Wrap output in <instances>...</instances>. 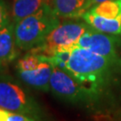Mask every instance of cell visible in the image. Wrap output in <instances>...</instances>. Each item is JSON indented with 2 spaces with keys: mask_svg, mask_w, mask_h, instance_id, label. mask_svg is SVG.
Returning a JSON list of instances; mask_svg holds the SVG:
<instances>
[{
  "mask_svg": "<svg viewBox=\"0 0 121 121\" xmlns=\"http://www.w3.org/2000/svg\"><path fill=\"white\" fill-rule=\"evenodd\" d=\"M105 1H108V0H90V3H91V8H92L93 6L97 5V4H100V3H102V2H105Z\"/></svg>",
  "mask_w": 121,
  "mask_h": 121,
  "instance_id": "obj_17",
  "label": "cell"
},
{
  "mask_svg": "<svg viewBox=\"0 0 121 121\" xmlns=\"http://www.w3.org/2000/svg\"><path fill=\"white\" fill-rule=\"evenodd\" d=\"M47 4L58 17L82 18L91 8L90 0H48Z\"/></svg>",
  "mask_w": 121,
  "mask_h": 121,
  "instance_id": "obj_8",
  "label": "cell"
},
{
  "mask_svg": "<svg viewBox=\"0 0 121 121\" xmlns=\"http://www.w3.org/2000/svg\"><path fill=\"white\" fill-rule=\"evenodd\" d=\"M64 70L98 99L99 95L119 80L121 59H110L87 48L74 47Z\"/></svg>",
  "mask_w": 121,
  "mask_h": 121,
  "instance_id": "obj_1",
  "label": "cell"
},
{
  "mask_svg": "<svg viewBox=\"0 0 121 121\" xmlns=\"http://www.w3.org/2000/svg\"><path fill=\"white\" fill-rule=\"evenodd\" d=\"M90 28L91 26L84 21L60 22L46 37L42 43L29 51L47 56H54L62 49L74 48L82 35Z\"/></svg>",
  "mask_w": 121,
  "mask_h": 121,
  "instance_id": "obj_3",
  "label": "cell"
},
{
  "mask_svg": "<svg viewBox=\"0 0 121 121\" xmlns=\"http://www.w3.org/2000/svg\"><path fill=\"white\" fill-rule=\"evenodd\" d=\"M34 121H35V120H34Z\"/></svg>",
  "mask_w": 121,
  "mask_h": 121,
  "instance_id": "obj_19",
  "label": "cell"
},
{
  "mask_svg": "<svg viewBox=\"0 0 121 121\" xmlns=\"http://www.w3.org/2000/svg\"><path fill=\"white\" fill-rule=\"evenodd\" d=\"M0 1H1V0H0Z\"/></svg>",
  "mask_w": 121,
  "mask_h": 121,
  "instance_id": "obj_18",
  "label": "cell"
},
{
  "mask_svg": "<svg viewBox=\"0 0 121 121\" xmlns=\"http://www.w3.org/2000/svg\"><path fill=\"white\" fill-rule=\"evenodd\" d=\"M7 117H8V111L0 108V121H8Z\"/></svg>",
  "mask_w": 121,
  "mask_h": 121,
  "instance_id": "obj_16",
  "label": "cell"
},
{
  "mask_svg": "<svg viewBox=\"0 0 121 121\" xmlns=\"http://www.w3.org/2000/svg\"><path fill=\"white\" fill-rule=\"evenodd\" d=\"M46 58V56L29 52L27 55L20 58L16 64L17 71H30L37 68Z\"/></svg>",
  "mask_w": 121,
  "mask_h": 121,
  "instance_id": "obj_13",
  "label": "cell"
},
{
  "mask_svg": "<svg viewBox=\"0 0 121 121\" xmlns=\"http://www.w3.org/2000/svg\"><path fill=\"white\" fill-rule=\"evenodd\" d=\"M121 35H113L100 32L90 28L82 35L75 47L87 48L100 56L114 60L121 59L117 53L120 46Z\"/></svg>",
  "mask_w": 121,
  "mask_h": 121,
  "instance_id": "obj_6",
  "label": "cell"
},
{
  "mask_svg": "<svg viewBox=\"0 0 121 121\" xmlns=\"http://www.w3.org/2000/svg\"><path fill=\"white\" fill-rule=\"evenodd\" d=\"M7 120L8 121H34L32 118L28 117L26 115L19 114V113L10 112V111H8Z\"/></svg>",
  "mask_w": 121,
  "mask_h": 121,
  "instance_id": "obj_15",
  "label": "cell"
},
{
  "mask_svg": "<svg viewBox=\"0 0 121 121\" xmlns=\"http://www.w3.org/2000/svg\"><path fill=\"white\" fill-rule=\"evenodd\" d=\"M59 23V17L46 3L37 13L14 24L17 47L23 50L38 47Z\"/></svg>",
  "mask_w": 121,
  "mask_h": 121,
  "instance_id": "obj_2",
  "label": "cell"
},
{
  "mask_svg": "<svg viewBox=\"0 0 121 121\" xmlns=\"http://www.w3.org/2000/svg\"><path fill=\"white\" fill-rule=\"evenodd\" d=\"M49 91L56 97L70 102H91L96 99L69 73L55 65L50 77Z\"/></svg>",
  "mask_w": 121,
  "mask_h": 121,
  "instance_id": "obj_5",
  "label": "cell"
},
{
  "mask_svg": "<svg viewBox=\"0 0 121 121\" xmlns=\"http://www.w3.org/2000/svg\"><path fill=\"white\" fill-rule=\"evenodd\" d=\"M48 0H13L11 17L14 24L22 19L37 13Z\"/></svg>",
  "mask_w": 121,
  "mask_h": 121,
  "instance_id": "obj_11",
  "label": "cell"
},
{
  "mask_svg": "<svg viewBox=\"0 0 121 121\" xmlns=\"http://www.w3.org/2000/svg\"><path fill=\"white\" fill-rule=\"evenodd\" d=\"M17 48H19L15 42L14 23L11 22L0 30V69L17 57Z\"/></svg>",
  "mask_w": 121,
  "mask_h": 121,
  "instance_id": "obj_9",
  "label": "cell"
},
{
  "mask_svg": "<svg viewBox=\"0 0 121 121\" xmlns=\"http://www.w3.org/2000/svg\"><path fill=\"white\" fill-rule=\"evenodd\" d=\"M120 121H121V120H120Z\"/></svg>",
  "mask_w": 121,
  "mask_h": 121,
  "instance_id": "obj_20",
  "label": "cell"
},
{
  "mask_svg": "<svg viewBox=\"0 0 121 121\" xmlns=\"http://www.w3.org/2000/svg\"><path fill=\"white\" fill-rule=\"evenodd\" d=\"M53 67L54 65L46 56L45 60L37 68L30 71H17V74L20 80L27 85L39 91H48Z\"/></svg>",
  "mask_w": 121,
  "mask_h": 121,
  "instance_id": "obj_7",
  "label": "cell"
},
{
  "mask_svg": "<svg viewBox=\"0 0 121 121\" xmlns=\"http://www.w3.org/2000/svg\"><path fill=\"white\" fill-rule=\"evenodd\" d=\"M82 18L93 30L108 34L121 35V16L117 18H106L87 11Z\"/></svg>",
  "mask_w": 121,
  "mask_h": 121,
  "instance_id": "obj_10",
  "label": "cell"
},
{
  "mask_svg": "<svg viewBox=\"0 0 121 121\" xmlns=\"http://www.w3.org/2000/svg\"><path fill=\"white\" fill-rule=\"evenodd\" d=\"M11 22L10 13H9L7 4L4 0L0 1V30H2L5 26Z\"/></svg>",
  "mask_w": 121,
  "mask_h": 121,
  "instance_id": "obj_14",
  "label": "cell"
},
{
  "mask_svg": "<svg viewBox=\"0 0 121 121\" xmlns=\"http://www.w3.org/2000/svg\"><path fill=\"white\" fill-rule=\"evenodd\" d=\"M0 108L26 116L38 111L37 103L19 82L4 74H0Z\"/></svg>",
  "mask_w": 121,
  "mask_h": 121,
  "instance_id": "obj_4",
  "label": "cell"
},
{
  "mask_svg": "<svg viewBox=\"0 0 121 121\" xmlns=\"http://www.w3.org/2000/svg\"><path fill=\"white\" fill-rule=\"evenodd\" d=\"M91 13L106 18H117L121 16V0H108L93 6L89 10Z\"/></svg>",
  "mask_w": 121,
  "mask_h": 121,
  "instance_id": "obj_12",
  "label": "cell"
}]
</instances>
